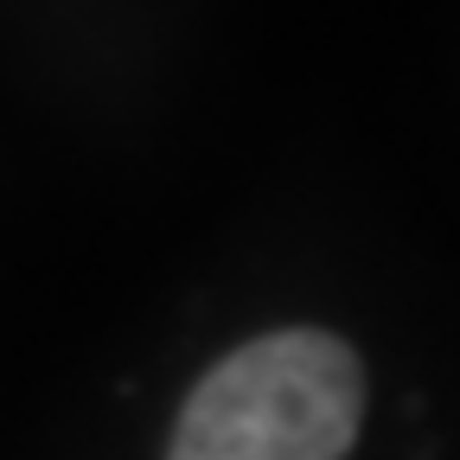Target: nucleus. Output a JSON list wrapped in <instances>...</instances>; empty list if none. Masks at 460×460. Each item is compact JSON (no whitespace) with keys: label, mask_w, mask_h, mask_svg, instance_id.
Here are the masks:
<instances>
[{"label":"nucleus","mask_w":460,"mask_h":460,"mask_svg":"<svg viewBox=\"0 0 460 460\" xmlns=\"http://www.w3.org/2000/svg\"><path fill=\"white\" fill-rule=\"evenodd\" d=\"M365 416L358 358L326 332H269L186 402L172 460H345Z\"/></svg>","instance_id":"f257e3e1"}]
</instances>
